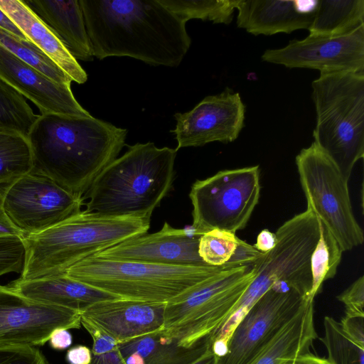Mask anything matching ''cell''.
I'll return each instance as SVG.
<instances>
[{"instance_id":"cell-1","label":"cell","mask_w":364,"mask_h":364,"mask_svg":"<svg viewBox=\"0 0 364 364\" xmlns=\"http://www.w3.org/2000/svg\"><path fill=\"white\" fill-rule=\"evenodd\" d=\"M93 57L127 56L178 66L191 38L186 23L159 0H79Z\"/></svg>"},{"instance_id":"cell-2","label":"cell","mask_w":364,"mask_h":364,"mask_svg":"<svg viewBox=\"0 0 364 364\" xmlns=\"http://www.w3.org/2000/svg\"><path fill=\"white\" fill-rule=\"evenodd\" d=\"M127 130L89 117L38 115L27 140L33 171L82 198L125 144Z\"/></svg>"},{"instance_id":"cell-3","label":"cell","mask_w":364,"mask_h":364,"mask_svg":"<svg viewBox=\"0 0 364 364\" xmlns=\"http://www.w3.org/2000/svg\"><path fill=\"white\" fill-rule=\"evenodd\" d=\"M176 149L153 142L129 146L108 164L82 196L85 210L151 220L172 187Z\"/></svg>"},{"instance_id":"cell-4","label":"cell","mask_w":364,"mask_h":364,"mask_svg":"<svg viewBox=\"0 0 364 364\" xmlns=\"http://www.w3.org/2000/svg\"><path fill=\"white\" fill-rule=\"evenodd\" d=\"M150 220L81 210L42 232L23 237L25 259L18 279L66 274L80 261L147 232Z\"/></svg>"},{"instance_id":"cell-5","label":"cell","mask_w":364,"mask_h":364,"mask_svg":"<svg viewBox=\"0 0 364 364\" xmlns=\"http://www.w3.org/2000/svg\"><path fill=\"white\" fill-rule=\"evenodd\" d=\"M275 235L277 245L252 264L255 277L214 333L215 341L227 345L241 319L269 289L308 296L312 285L310 259L319 238L317 217L307 208L283 223Z\"/></svg>"},{"instance_id":"cell-6","label":"cell","mask_w":364,"mask_h":364,"mask_svg":"<svg viewBox=\"0 0 364 364\" xmlns=\"http://www.w3.org/2000/svg\"><path fill=\"white\" fill-rule=\"evenodd\" d=\"M314 143L348 181L364 156V73H320L312 82Z\"/></svg>"},{"instance_id":"cell-7","label":"cell","mask_w":364,"mask_h":364,"mask_svg":"<svg viewBox=\"0 0 364 364\" xmlns=\"http://www.w3.org/2000/svg\"><path fill=\"white\" fill-rule=\"evenodd\" d=\"M227 267H183L109 259L94 256L66 274L122 299L166 303Z\"/></svg>"},{"instance_id":"cell-8","label":"cell","mask_w":364,"mask_h":364,"mask_svg":"<svg viewBox=\"0 0 364 364\" xmlns=\"http://www.w3.org/2000/svg\"><path fill=\"white\" fill-rule=\"evenodd\" d=\"M255 275L252 266L224 269L168 301L163 333L186 348L213 334Z\"/></svg>"},{"instance_id":"cell-9","label":"cell","mask_w":364,"mask_h":364,"mask_svg":"<svg viewBox=\"0 0 364 364\" xmlns=\"http://www.w3.org/2000/svg\"><path fill=\"white\" fill-rule=\"evenodd\" d=\"M299 181L310 208L343 252L363 242L354 216L346 181L332 160L313 142L296 156Z\"/></svg>"},{"instance_id":"cell-10","label":"cell","mask_w":364,"mask_h":364,"mask_svg":"<svg viewBox=\"0 0 364 364\" xmlns=\"http://www.w3.org/2000/svg\"><path fill=\"white\" fill-rule=\"evenodd\" d=\"M259 196V166L223 170L197 180L189 193L191 229L198 235L214 229L235 233L247 225Z\"/></svg>"},{"instance_id":"cell-11","label":"cell","mask_w":364,"mask_h":364,"mask_svg":"<svg viewBox=\"0 0 364 364\" xmlns=\"http://www.w3.org/2000/svg\"><path fill=\"white\" fill-rule=\"evenodd\" d=\"M82 204V197L31 171L8 189L2 210L23 237L42 232L80 213Z\"/></svg>"},{"instance_id":"cell-12","label":"cell","mask_w":364,"mask_h":364,"mask_svg":"<svg viewBox=\"0 0 364 364\" xmlns=\"http://www.w3.org/2000/svg\"><path fill=\"white\" fill-rule=\"evenodd\" d=\"M308 296L269 289L234 329L218 364H247L297 314Z\"/></svg>"},{"instance_id":"cell-13","label":"cell","mask_w":364,"mask_h":364,"mask_svg":"<svg viewBox=\"0 0 364 364\" xmlns=\"http://www.w3.org/2000/svg\"><path fill=\"white\" fill-rule=\"evenodd\" d=\"M262 60L320 73H364V25L343 35L309 34L302 40L294 39L284 48L265 50Z\"/></svg>"},{"instance_id":"cell-14","label":"cell","mask_w":364,"mask_h":364,"mask_svg":"<svg viewBox=\"0 0 364 364\" xmlns=\"http://www.w3.org/2000/svg\"><path fill=\"white\" fill-rule=\"evenodd\" d=\"M80 326V311L27 299L0 284V346H41L56 328Z\"/></svg>"},{"instance_id":"cell-15","label":"cell","mask_w":364,"mask_h":364,"mask_svg":"<svg viewBox=\"0 0 364 364\" xmlns=\"http://www.w3.org/2000/svg\"><path fill=\"white\" fill-rule=\"evenodd\" d=\"M245 115L240 94L229 88L205 97L189 112L174 114L176 125L171 132L177 141L176 151L214 141H234L244 127Z\"/></svg>"},{"instance_id":"cell-16","label":"cell","mask_w":364,"mask_h":364,"mask_svg":"<svg viewBox=\"0 0 364 364\" xmlns=\"http://www.w3.org/2000/svg\"><path fill=\"white\" fill-rule=\"evenodd\" d=\"M200 237L192 229L174 228L165 222L156 232L131 237L93 256L170 266H209L198 254Z\"/></svg>"},{"instance_id":"cell-17","label":"cell","mask_w":364,"mask_h":364,"mask_svg":"<svg viewBox=\"0 0 364 364\" xmlns=\"http://www.w3.org/2000/svg\"><path fill=\"white\" fill-rule=\"evenodd\" d=\"M165 306L166 303L126 299L107 300L82 311L81 320L122 343L161 330Z\"/></svg>"},{"instance_id":"cell-18","label":"cell","mask_w":364,"mask_h":364,"mask_svg":"<svg viewBox=\"0 0 364 364\" xmlns=\"http://www.w3.org/2000/svg\"><path fill=\"white\" fill-rule=\"evenodd\" d=\"M0 77L34 103L41 114H91L76 100L70 85H61L18 60L0 45Z\"/></svg>"},{"instance_id":"cell-19","label":"cell","mask_w":364,"mask_h":364,"mask_svg":"<svg viewBox=\"0 0 364 364\" xmlns=\"http://www.w3.org/2000/svg\"><path fill=\"white\" fill-rule=\"evenodd\" d=\"M316 4L317 0H238L237 25L255 36L309 30Z\"/></svg>"},{"instance_id":"cell-20","label":"cell","mask_w":364,"mask_h":364,"mask_svg":"<svg viewBox=\"0 0 364 364\" xmlns=\"http://www.w3.org/2000/svg\"><path fill=\"white\" fill-rule=\"evenodd\" d=\"M6 287L27 299L78 311L103 301L122 299L66 274L31 280L17 279Z\"/></svg>"},{"instance_id":"cell-21","label":"cell","mask_w":364,"mask_h":364,"mask_svg":"<svg viewBox=\"0 0 364 364\" xmlns=\"http://www.w3.org/2000/svg\"><path fill=\"white\" fill-rule=\"evenodd\" d=\"M0 9L14 22L26 39L53 60L71 79L85 82L87 75L55 33L23 1L0 0Z\"/></svg>"},{"instance_id":"cell-22","label":"cell","mask_w":364,"mask_h":364,"mask_svg":"<svg viewBox=\"0 0 364 364\" xmlns=\"http://www.w3.org/2000/svg\"><path fill=\"white\" fill-rule=\"evenodd\" d=\"M77 60L93 59L79 0H23Z\"/></svg>"},{"instance_id":"cell-23","label":"cell","mask_w":364,"mask_h":364,"mask_svg":"<svg viewBox=\"0 0 364 364\" xmlns=\"http://www.w3.org/2000/svg\"><path fill=\"white\" fill-rule=\"evenodd\" d=\"M211 345L209 335L186 348L160 330L119 343V347L126 364H191Z\"/></svg>"},{"instance_id":"cell-24","label":"cell","mask_w":364,"mask_h":364,"mask_svg":"<svg viewBox=\"0 0 364 364\" xmlns=\"http://www.w3.org/2000/svg\"><path fill=\"white\" fill-rule=\"evenodd\" d=\"M317 333L314 321V299L307 298L297 314L247 364H286L311 352Z\"/></svg>"},{"instance_id":"cell-25","label":"cell","mask_w":364,"mask_h":364,"mask_svg":"<svg viewBox=\"0 0 364 364\" xmlns=\"http://www.w3.org/2000/svg\"><path fill=\"white\" fill-rule=\"evenodd\" d=\"M364 25V0H317L309 34L338 36Z\"/></svg>"},{"instance_id":"cell-26","label":"cell","mask_w":364,"mask_h":364,"mask_svg":"<svg viewBox=\"0 0 364 364\" xmlns=\"http://www.w3.org/2000/svg\"><path fill=\"white\" fill-rule=\"evenodd\" d=\"M33 170V159L26 137L0 133V215L8 189L18 178Z\"/></svg>"},{"instance_id":"cell-27","label":"cell","mask_w":364,"mask_h":364,"mask_svg":"<svg viewBox=\"0 0 364 364\" xmlns=\"http://www.w3.org/2000/svg\"><path fill=\"white\" fill-rule=\"evenodd\" d=\"M317 219L319 238L310 259L312 285L308 295L309 298L313 299L320 291L323 282L336 275L343 252L329 230Z\"/></svg>"},{"instance_id":"cell-28","label":"cell","mask_w":364,"mask_h":364,"mask_svg":"<svg viewBox=\"0 0 364 364\" xmlns=\"http://www.w3.org/2000/svg\"><path fill=\"white\" fill-rule=\"evenodd\" d=\"M37 117L25 97L0 77V133L27 137Z\"/></svg>"},{"instance_id":"cell-29","label":"cell","mask_w":364,"mask_h":364,"mask_svg":"<svg viewBox=\"0 0 364 364\" xmlns=\"http://www.w3.org/2000/svg\"><path fill=\"white\" fill-rule=\"evenodd\" d=\"M0 45L21 61L56 82L70 85L71 79L46 54L29 41L21 39L0 28Z\"/></svg>"},{"instance_id":"cell-30","label":"cell","mask_w":364,"mask_h":364,"mask_svg":"<svg viewBox=\"0 0 364 364\" xmlns=\"http://www.w3.org/2000/svg\"><path fill=\"white\" fill-rule=\"evenodd\" d=\"M160 3L186 23L190 19L229 24L238 0H159Z\"/></svg>"},{"instance_id":"cell-31","label":"cell","mask_w":364,"mask_h":364,"mask_svg":"<svg viewBox=\"0 0 364 364\" xmlns=\"http://www.w3.org/2000/svg\"><path fill=\"white\" fill-rule=\"evenodd\" d=\"M324 336L319 338L328 352L331 364H364V345L351 338L339 321L326 316Z\"/></svg>"},{"instance_id":"cell-32","label":"cell","mask_w":364,"mask_h":364,"mask_svg":"<svg viewBox=\"0 0 364 364\" xmlns=\"http://www.w3.org/2000/svg\"><path fill=\"white\" fill-rule=\"evenodd\" d=\"M240 238L235 233L214 229L200 235L198 254L209 266L237 267L232 257L237 249Z\"/></svg>"},{"instance_id":"cell-33","label":"cell","mask_w":364,"mask_h":364,"mask_svg":"<svg viewBox=\"0 0 364 364\" xmlns=\"http://www.w3.org/2000/svg\"><path fill=\"white\" fill-rule=\"evenodd\" d=\"M81 325L92 339L90 364H126L115 339L83 320H81Z\"/></svg>"},{"instance_id":"cell-34","label":"cell","mask_w":364,"mask_h":364,"mask_svg":"<svg viewBox=\"0 0 364 364\" xmlns=\"http://www.w3.org/2000/svg\"><path fill=\"white\" fill-rule=\"evenodd\" d=\"M25 259V245L22 237H0V277L21 272Z\"/></svg>"},{"instance_id":"cell-35","label":"cell","mask_w":364,"mask_h":364,"mask_svg":"<svg viewBox=\"0 0 364 364\" xmlns=\"http://www.w3.org/2000/svg\"><path fill=\"white\" fill-rule=\"evenodd\" d=\"M0 364H50L42 351L28 346H0Z\"/></svg>"},{"instance_id":"cell-36","label":"cell","mask_w":364,"mask_h":364,"mask_svg":"<svg viewBox=\"0 0 364 364\" xmlns=\"http://www.w3.org/2000/svg\"><path fill=\"white\" fill-rule=\"evenodd\" d=\"M337 299L345 306V316L364 317V277L357 279Z\"/></svg>"},{"instance_id":"cell-37","label":"cell","mask_w":364,"mask_h":364,"mask_svg":"<svg viewBox=\"0 0 364 364\" xmlns=\"http://www.w3.org/2000/svg\"><path fill=\"white\" fill-rule=\"evenodd\" d=\"M364 317L344 316L341 324L343 329L358 343L364 345Z\"/></svg>"},{"instance_id":"cell-38","label":"cell","mask_w":364,"mask_h":364,"mask_svg":"<svg viewBox=\"0 0 364 364\" xmlns=\"http://www.w3.org/2000/svg\"><path fill=\"white\" fill-rule=\"evenodd\" d=\"M65 360L68 364H90L92 360L91 350L84 345L75 346L68 350Z\"/></svg>"},{"instance_id":"cell-39","label":"cell","mask_w":364,"mask_h":364,"mask_svg":"<svg viewBox=\"0 0 364 364\" xmlns=\"http://www.w3.org/2000/svg\"><path fill=\"white\" fill-rule=\"evenodd\" d=\"M48 342L52 348L63 350L70 347L73 343V336L68 329L58 328L51 333Z\"/></svg>"},{"instance_id":"cell-40","label":"cell","mask_w":364,"mask_h":364,"mask_svg":"<svg viewBox=\"0 0 364 364\" xmlns=\"http://www.w3.org/2000/svg\"><path fill=\"white\" fill-rule=\"evenodd\" d=\"M277 245L275 233L267 229L262 230L257 235L256 243L253 247L262 253L271 251Z\"/></svg>"},{"instance_id":"cell-41","label":"cell","mask_w":364,"mask_h":364,"mask_svg":"<svg viewBox=\"0 0 364 364\" xmlns=\"http://www.w3.org/2000/svg\"><path fill=\"white\" fill-rule=\"evenodd\" d=\"M0 28L5 31L23 40H26V36L14 23V22L0 9Z\"/></svg>"},{"instance_id":"cell-42","label":"cell","mask_w":364,"mask_h":364,"mask_svg":"<svg viewBox=\"0 0 364 364\" xmlns=\"http://www.w3.org/2000/svg\"><path fill=\"white\" fill-rule=\"evenodd\" d=\"M286 364H331L327 358H321L311 352L300 355Z\"/></svg>"},{"instance_id":"cell-43","label":"cell","mask_w":364,"mask_h":364,"mask_svg":"<svg viewBox=\"0 0 364 364\" xmlns=\"http://www.w3.org/2000/svg\"><path fill=\"white\" fill-rule=\"evenodd\" d=\"M19 236L22 237L21 232L11 223L5 214L0 215V237Z\"/></svg>"},{"instance_id":"cell-44","label":"cell","mask_w":364,"mask_h":364,"mask_svg":"<svg viewBox=\"0 0 364 364\" xmlns=\"http://www.w3.org/2000/svg\"><path fill=\"white\" fill-rule=\"evenodd\" d=\"M218 357L214 353L211 346L191 364H218Z\"/></svg>"}]
</instances>
